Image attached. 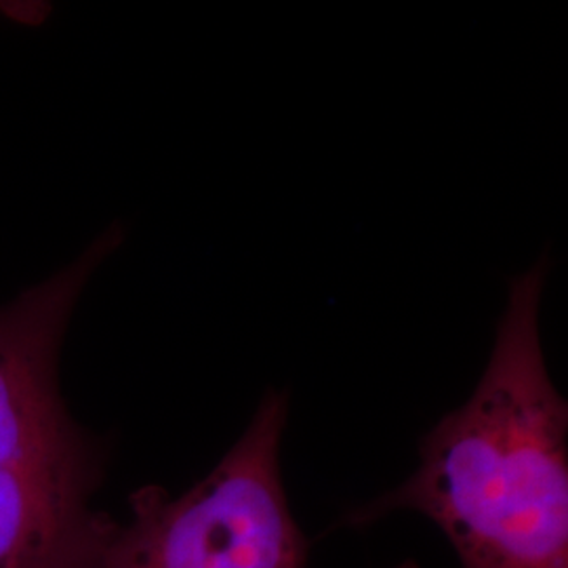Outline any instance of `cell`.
<instances>
[{
  "label": "cell",
  "instance_id": "7a4b0ae2",
  "mask_svg": "<svg viewBox=\"0 0 568 568\" xmlns=\"http://www.w3.org/2000/svg\"><path fill=\"white\" fill-rule=\"evenodd\" d=\"M288 394L265 392L224 459L190 490L131 495L100 568H307L310 546L284 490L281 445Z\"/></svg>",
  "mask_w": 568,
  "mask_h": 568
},
{
  "label": "cell",
  "instance_id": "6da1fadb",
  "mask_svg": "<svg viewBox=\"0 0 568 568\" xmlns=\"http://www.w3.org/2000/svg\"><path fill=\"white\" fill-rule=\"evenodd\" d=\"M548 272L541 257L511 281L471 396L422 438L405 483L345 525L408 509L438 525L462 568H568V406L539 328Z\"/></svg>",
  "mask_w": 568,
  "mask_h": 568
},
{
  "label": "cell",
  "instance_id": "3957f363",
  "mask_svg": "<svg viewBox=\"0 0 568 568\" xmlns=\"http://www.w3.org/2000/svg\"><path fill=\"white\" fill-rule=\"evenodd\" d=\"M112 225L81 257L0 307V462H68L105 453L60 392L68 323L95 270L121 246Z\"/></svg>",
  "mask_w": 568,
  "mask_h": 568
},
{
  "label": "cell",
  "instance_id": "277c9868",
  "mask_svg": "<svg viewBox=\"0 0 568 568\" xmlns=\"http://www.w3.org/2000/svg\"><path fill=\"white\" fill-rule=\"evenodd\" d=\"M394 568H419L417 567V562H413V560H408V562H403V565H398V567Z\"/></svg>",
  "mask_w": 568,
  "mask_h": 568
}]
</instances>
